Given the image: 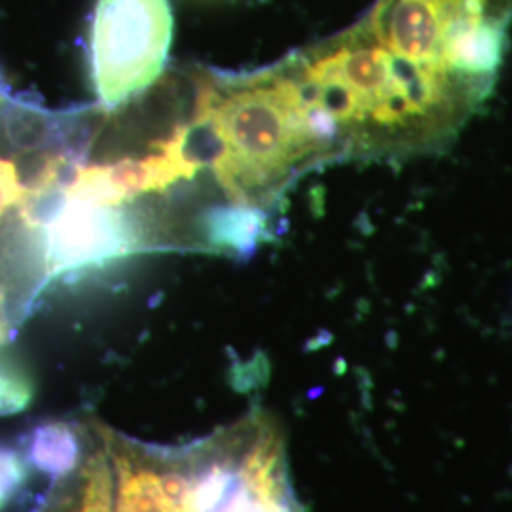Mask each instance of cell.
I'll list each match as a JSON object with an SVG mask.
<instances>
[{
  "mask_svg": "<svg viewBox=\"0 0 512 512\" xmlns=\"http://www.w3.org/2000/svg\"><path fill=\"white\" fill-rule=\"evenodd\" d=\"M44 234L48 277L109 264L129 255L139 241L137 226L126 211L69 194L55 205Z\"/></svg>",
  "mask_w": 512,
  "mask_h": 512,
  "instance_id": "8992f818",
  "label": "cell"
},
{
  "mask_svg": "<svg viewBox=\"0 0 512 512\" xmlns=\"http://www.w3.org/2000/svg\"><path fill=\"white\" fill-rule=\"evenodd\" d=\"M25 480V465L16 452L0 448V509L18 492Z\"/></svg>",
  "mask_w": 512,
  "mask_h": 512,
  "instance_id": "9c48e42d",
  "label": "cell"
},
{
  "mask_svg": "<svg viewBox=\"0 0 512 512\" xmlns=\"http://www.w3.org/2000/svg\"><path fill=\"white\" fill-rule=\"evenodd\" d=\"M194 126L209 137V162L224 192L256 207L296 175L342 158L338 133L311 103L291 61L222 88L205 86Z\"/></svg>",
  "mask_w": 512,
  "mask_h": 512,
  "instance_id": "3957f363",
  "label": "cell"
},
{
  "mask_svg": "<svg viewBox=\"0 0 512 512\" xmlns=\"http://www.w3.org/2000/svg\"><path fill=\"white\" fill-rule=\"evenodd\" d=\"M23 186L19 183L18 169L10 160L0 158V217L14 203L21 202Z\"/></svg>",
  "mask_w": 512,
  "mask_h": 512,
  "instance_id": "30bf717a",
  "label": "cell"
},
{
  "mask_svg": "<svg viewBox=\"0 0 512 512\" xmlns=\"http://www.w3.org/2000/svg\"><path fill=\"white\" fill-rule=\"evenodd\" d=\"M264 236V215L247 205L215 211L209 220V239L217 245L249 251Z\"/></svg>",
  "mask_w": 512,
  "mask_h": 512,
  "instance_id": "ba28073f",
  "label": "cell"
},
{
  "mask_svg": "<svg viewBox=\"0 0 512 512\" xmlns=\"http://www.w3.org/2000/svg\"><path fill=\"white\" fill-rule=\"evenodd\" d=\"M67 476L65 512H302L285 439L262 410L177 448L92 423Z\"/></svg>",
  "mask_w": 512,
  "mask_h": 512,
  "instance_id": "6da1fadb",
  "label": "cell"
},
{
  "mask_svg": "<svg viewBox=\"0 0 512 512\" xmlns=\"http://www.w3.org/2000/svg\"><path fill=\"white\" fill-rule=\"evenodd\" d=\"M289 61L311 103L334 124L342 158L404 162L439 154L492 95L391 54L361 21Z\"/></svg>",
  "mask_w": 512,
  "mask_h": 512,
  "instance_id": "7a4b0ae2",
  "label": "cell"
},
{
  "mask_svg": "<svg viewBox=\"0 0 512 512\" xmlns=\"http://www.w3.org/2000/svg\"><path fill=\"white\" fill-rule=\"evenodd\" d=\"M361 23L404 61L494 92L512 0H376Z\"/></svg>",
  "mask_w": 512,
  "mask_h": 512,
  "instance_id": "277c9868",
  "label": "cell"
},
{
  "mask_svg": "<svg viewBox=\"0 0 512 512\" xmlns=\"http://www.w3.org/2000/svg\"><path fill=\"white\" fill-rule=\"evenodd\" d=\"M169 0H95L90 29L93 88L118 109L162 76L173 42Z\"/></svg>",
  "mask_w": 512,
  "mask_h": 512,
  "instance_id": "5b68a950",
  "label": "cell"
},
{
  "mask_svg": "<svg viewBox=\"0 0 512 512\" xmlns=\"http://www.w3.org/2000/svg\"><path fill=\"white\" fill-rule=\"evenodd\" d=\"M143 158H124L114 164L88 165L76 169L65 194L120 207L148 192H162L169 186L192 179L203 165L192 129H177L169 139Z\"/></svg>",
  "mask_w": 512,
  "mask_h": 512,
  "instance_id": "52a82bcc",
  "label": "cell"
}]
</instances>
